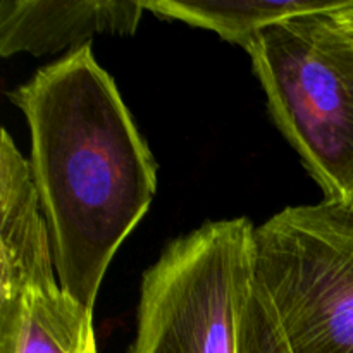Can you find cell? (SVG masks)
<instances>
[{
    "mask_svg": "<svg viewBox=\"0 0 353 353\" xmlns=\"http://www.w3.org/2000/svg\"><path fill=\"white\" fill-rule=\"evenodd\" d=\"M10 100L30 126L59 286L93 312L114 255L157 192L154 155L90 43L38 69Z\"/></svg>",
    "mask_w": 353,
    "mask_h": 353,
    "instance_id": "6da1fadb",
    "label": "cell"
},
{
    "mask_svg": "<svg viewBox=\"0 0 353 353\" xmlns=\"http://www.w3.org/2000/svg\"><path fill=\"white\" fill-rule=\"evenodd\" d=\"M269 114L324 200L353 203V34L331 14L283 21L247 50Z\"/></svg>",
    "mask_w": 353,
    "mask_h": 353,
    "instance_id": "7a4b0ae2",
    "label": "cell"
},
{
    "mask_svg": "<svg viewBox=\"0 0 353 353\" xmlns=\"http://www.w3.org/2000/svg\"><path fill=\"white\" fill-rule=\"evenodd\" d=\"M254 286L293 353H353V212L286 207L254 233Z\"/></svg>",
    "mask_w": 353,
    "mask_h": 353,
    "instance_id": "3957f363",
    "label": "cell"
},
{
    "mask_svg": "<svg viewBox=\"0 0 353 353\" xmlns=\"http://www.w3.org/2000/svg\"><path fill=\"white\" fill-rule=\"evenodd\" d=\"M254 233L238 217L172 240L141 279L130 353H236L254 290Z\"/></svg>",
    "mask_w": 353,
    "mask_h": 353,
    "instance_id": "277c9868",
    "label": "cell"
},
{
    "mask_svg": "<svg viewBox=\"0 0 353 353\" xmlns=\"http://www.w3.org/2000/svg\"><path fill=\"white\" fill-rule=\"evenodd\" d=\"M59 288L50 228L30 161L9 131L0 138V307Z\"/></svg>",
    "mask_w": 353,
    "mask_h": 353,
    "instance_id": "5b68a950",
    "label": "cell"
},
{
    "mask_svg": "<svg viewBox=\"0 0 353 353\" xmlns=\"http://www.w3.org/2000/svg\"><path fill=\"white\" fill-rule=\"evenodd\" d=\"M143 12L141 0H2L0 54L38 57L78 50L97 33L133 34Z\"/></svg>",
    "mask_w": 353,
    "mask_h": 353,
    "instance_id": "8992f818",
    "label": "cell"
},
{
    "mask_svg": "<svg viewBox=\"0 0 353 353\" xmlns=\"http://www.w3.org/2000/svg\"><path fill=\"white\" fill-rule=\"evenodd\" d=\"M0 353H99L93 312L61 286L0 307Z\"/></svg>",
    "mask_w": 353,
    "mask_h": 353,
    "instance_id": "52a82bcc",
    "label": "cell"
},
{
    "mask_svg": "<svg viewBox=\"0 0 353 353\" xmlns=\"http://www.w3.org/2000/svg\"><path fill=\"white\" fill-rule=\"evenodd\" d=\"M141 3L157 17L214 31L247 50L268 28L310 14H333L347 0H141Z\"/></svg>",
    "mask_w": 353,
    "mask_h": 353,
    "instance_id": "ba28073f",
    "label": "cell"
},
{
    "mask_svg": "<svg viewBox=\"0 0 353 353\" xmlns=\"http://www.w3.org/2000/svg\"><path fill=\"white\" fill-rule=\"evenodd\" d=\"M236 353H293L281 327L255 286L241 312Z\"/></svg>",
    "mask_w": 353,
    "mask_h": 353,
    "instance_id": "9c48e42d",
    "label": "cell"
},
{
    "mask_svg": "<svg viewBox=\"0 0 353 353\" xmlns=\"http://www.w3.org/2000/svg\"><path fill=\"white\" fill-rule=\"evenodd\" d=\"M331 16H333V19L336 21L340 26H343L345 30L350 31L353 34V0H347V3H345L340 10L331 14Z\"/></svg>",
    "mask_w": 353,
    "mask_h": 353,
    "instance_id": "30bf717a",
    "label": "cell"
},
{
    "mask_svg": "<svg viewBox=\"0 0 353 353\" xmlns=\"http://www.w3.org/2000/svg\"><path fill=\"white\" fill-rule=\"evenodd\" d=\"M345 207H347V209H350L352 212H353V203H350V205H345Z\"/></svg>",
    "mask_w": 353,
    "mask_h": 353,
    "instance_id": "8fae6325",
    "label": "cell"
}]
</instances>
